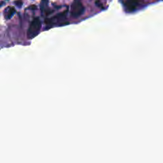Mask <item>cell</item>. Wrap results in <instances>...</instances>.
<instances>
[{
  "label": "cell",
  "instance_id": "obj_1",
  "mask_svg": "<svg viewBox=\"0 0 163 163\" xmlns=\"http://www.w3.org/2000/svg\"><path fill=\"white\" fill-rule=\"evenodd\" d=\"M41 29V22L38 18H35L30 24L27 30V37L29 39H32L39 34Z\"/></svg>",
  "mask_w": 163,
  "mask_h": 163
},
{
  "label": "cell",
  "instance_id": "obj_2",
  "mask_svg": "<svg viewBox=\"0 0 163 163\" xmlns=\"http://www.w3.org/2000/svg\"><path fill=\"white\" fill-rule=\"evenodd\" d=\"M84 12V7L81 3V0H74L71 6L70 14L73 19H77L80 17Z\"/></svg>",
  "mask_w": 163,
  "mask_h": 163
},
{
  "label": "cell",
  "instance_id": "obj_3",
  "mask_svg": "<svg viewBox=\"0 0 163 163\" xmlns=\"http://www.w3.org/2000/svg\"><path fill=\"white\" fill-rule=\"evenodd\" d=\"M139 5V0H126L124 3V6L126 7L127 10L129 12L135 10Z\"/></svg>",
  "mask_w": 163,
  "mask_h": 163
},
{
  "label": "cell",
  "instance_id": "obj_4",
  "mask_svg": "<svg viewBox=\"0 0 163 163\" xmlns=\"http://www.w3.org/2000/svg\"><path fill=\"white\" fill-rule=\"evenodd\" d=\"M6 11H5V17L7 19H10L13 17L14 14H15V9L14 7H8L7 9H6Z\"/></svg>",
  "mask_w": 163,
  "mask_h": 163
},
{
  "label": "cell",
  "instance_id": "obj_5",
  "mask_svg": "<svg viewBox=\"0 0 163 163\" xmlns=\"http://www.w3.org/2000/svg\"><path fill=\"white\" fill-rule=\"evenodd\" d=\"M65 16H66V11L62 12V13H61V14L56 15L55 16V19H57V20H61V19H65Z\"/></svg>",
  "mask_w": 163,
  "mask_h": 163
}]
</instances>
